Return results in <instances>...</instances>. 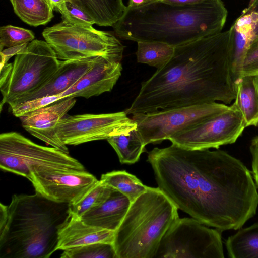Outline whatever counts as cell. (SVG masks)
Returning a JSON list of instances; mask_svg holds the SVG:
<instances>
[{
  "label": "cell",
  "mask_w": 258,
  "mask_h": 258,
  "mask_svg": "<svg viewBox=\"0 0 258 258\" xmlns=\"http://www.w3.org/2000/svg\"><path fill=\"white\" fill-rule=\"evenodd\" d=\"M137 44V62L157 69L161 68L170 60L175 50V47L160 42L139 41Z\"/></svg>",
  "instance_id": "cell-26"
},
{
  "label": "cell",
  "mask_w": 258,
  "mask_h": 258,
  "mask_svg": "<svg viewBox=\"0 0 258 258\" xmlns=\"http://www.w3.org/2000/svg\"><path fill=\"white\" fill-rule=\"evenodd\" d=\"M235 33L234 44L230 60L232 78L235 83L241 78V70L246 51L258 38V0H250L231 26Z\"/></svg>",
  "instance_id": "cell-17"
},
{
  "label": "cell",
  "mask_w": 258,
  "mask_h": 258,
  "mask_svg": "<svg viewBox=\"0 0 258 258\" xmlns=\"http://www.w3.org/2000/svg\"><path fill=\"white\" fill-rule=\"evenodd\" d=\"M33 32L28 29L11 25L0 27V51L9 48L29 43L34 40Z\"/></svg>",
  "instance_id": "cell-29"
},
{
  "label": "cell",
  "mask_w": 258,
  "mask_h": 258,
  "mask_svg": "<svg viewBox=\"0 0 258 258\" xmlns=\"http://www.w3.org/2000/svg\"><path fill=\"white\" fill-rule=\"evenodd\" d=\"M131 203L127 197L113 189L104 202L80 218L88 225L115 232L124 218Z\"/></svg>",
  "instance_id": "cell-19"
},
{
  "label": "cell",
  "mask_w": 258,
  "mask_h": 258,
  "mask_svg": "<svg viewBox=\"0 0 258 258\" xmlns=\"http://www.w3.org/2000/svg\"><path fill=\"white\" fill-rule=\"evenodd\" d=\"M85 170L77 159L54 147L37 144L16 132L0 135L1 169L31 179L30 168L33 166Z\"/></svg>",
  "instance_id": "cell-8"
},
{
  "label": "cell",
  "mask_w": 258,
  "mask_h": 258,
  "mask_svg": "<svg viewBox=\"0 0 258 258\" xmlns=\"http://www.w3.org/2000/svg\"><path fill=\"white\" fill-rule=\"evenodd\" d=\"M217 102L160 110L145 114H135L145 145L169 140L171 136L199 124L229 108Z\"/></svg>",
  "instance_id": "cell-10"
},
{
  "label": "cell",
  "mask_w": 258,
  "mask_h": 258,
  "mask_svg": "<svg viewBox=\"0 0 258 258\" xmlns=\"http://www.w3.org/2000/svg\"><path fill=\"white\" fill-rule=\"evenodd\" d=\"M245 127L240 112L230 106L227 110L171 136L169 140L188 149H218L235 143Z\"/></svg>",
  "instance_id": "cell-12"
},
{
  "label": "cell",
  "mask_w": 258,
  "mask_h": 258,
  "mask_svg": "<svg viewBox=\"0 0 258 258\" xmlns=\"http://www.w3.org/2000/svg\"><path fill=\"white\" fill-rule=\"evenodd\" d=\"M82 8L100 26L113 27L126 10L123 0H78Z\"/></svg>",
  "instance_id": "cell-21"
},
{
  "label": "cell",
  "mask_w": 258,
  "mask_h": 258,
  "mask_svg": "<svg viewBox=\"0 0 258 258\" xmlns=\"http://www.w3.org/2000/svg\"><path fill=\"white\" fill-rule=\"evenodd\" d=\"M221 233L194 218H179L164 235L155 258H224Z\"/></svg>",
  "instance_id": "cell-9"
},
{
  "label": "cell",
  "mask_w": 258,
  "mask_h": 258,
  "mask_svg": "<svg viewBox=\"0 0 258 258\" xmlns=\"http://www.w3.org/2000/svg\"><path fill=\"white\" fill-rule=\"evenodd\" d=\"M75 98L68 97L19 117L22 127L35 137L69 154L67 145L58 138L56 127L74 106Z\"/></svg>",
  "instance_id": "cell-14"
},
{
  "label": "cell",
  "mask_w": 258,
  "mask_h": 258,
  "mask_svg": "<svg viewBox=\"0 0 258 258\" xmlns=\"http://www.w3.org/2000/svg\"><path fill=\"white\" fill-rule=\"evenodd\" d=\"M61 258H117L113 244L96 243L63 250Z\"/></svg>",
  "instance_id": "cell-28"
},
{
  "label": "cell",
  "mask_w": 258,
  "mask_h": 258,
  "mask_svg": "<svg viewBox=\"0 0 258 258\" xmlns=\"http://www.w3.org/2000/svg\"><path fill=\"white\" fill-rule=\"evenodd\" d=\"M245 75L258 76V38L253 41L245 53L241 70V77Z\"/></svg>",
  "instance_id": "cell-32"
},
{
  "label": "cell",
  "mask_w": 258,
  "mask_h": 258,
  "mask_svg": "<svg viewBox=\"0 0 258 258\" xmlns=\"http://www.w3.org/2000/svg\"><path fill=\"white\" fill-rule=\"evenodd\" d=\"M45 41L59 60L102 57L121 62L124 46L111 32L92 26L67 24L62 21L43 31Z\"/></svg>",
  "instance_id": "cell-7"
},
{
  "label": "cell",
  "mask_w": 258,
  "mask_h": 258,
  "mask_svg": "<svg viewBox=\"0 0 258 258\" xmlns=\"http://www.w3.org/2000/svg\"><path fill=\"white\" fill-rule=\"evenodd\" d=\"M234 40L231 26L175 47L170 60L141 83L124 111L133 115L217 101L230 103L236 96L230 68Z\"/></svg>",
  "instance_id": "cell-2"
},
{
  "label": "cell",
  "mask_w": 258,
  "mask_h": 258,
  "mask_svg": "<svg viewBox=\"0 0 258 258\" xmlns=\"http://www.w3.org/2000/svg\"><path fill=\"white\" fill-rule=\"evenodd\" d=\"M114 236L115 231L88 225L71 216L59 231L57 250L96 243L113 244Z\"/></svg>",
  "instance_id": "cell-18"
},
{
  "label": "cell",
  "mask_w": 258,
  "mask_h": 258,
  "mask_svg": "<svg viewBox=\"0 0 258 258\" xmlns=\"http://www.w3.org/2000/svg\"><path fill=\"white\" fill-rule=\"evenodd\" d=\"M61 14L62 22L69 25L92 26L94 20L82 8L78 0H71L57 10Z\"/></svg>",
  "instance_id": "cell-30"
},
{
  "label": "cell",
  "mask_w": 258,
  "mask_h": 258,
  "mask_svg": "<svg viewBox=\"0 0 258 258\" xmlns=\"http://www.w3.org/2000/svg\"><path fill=\"white\" fill-rule=\"evenodd\" d=\"M122 70L121 62L100 58L78 81L59 94L60 98L88 99L110 92L120 77Z\"/></svg>",
  "instance_id": "cell-15"
},
{
  "label": "cell",
  "mask_w": 258,
  "mask_h": 258,
  "mask_svg": "<svg viewBox=\"0 0 258 258\" xmlns=\"http://www.w3.org/2000/svg\"><path fill=\"white\" fill-rule=\"evenodd\" d=\"M250 151L252 155V172L254 182L258 188V136L252 140Z\"/></svg>",
  "instance_id": "cell-33"
},
{
  "label": "cell",
  "mask_w": 258,
  "mask_h": 258,
  "mask_svg": "<svg viewBox=\"0 0 258 258\" xmlns=\"http://www.w3.org/2000/svg\"><path fill=\"white\" fill-rule=\"evenodd\" d=\"M148 161L158 187L178 209L204 225L222 232L237 230L256 213L257 187L250 172L224 151L172 144L154 148Z\"/></svg>",
  "instance_id": "cell-1"
},
{
  "label": "cell",
  "mask_w": 258,
  "mask_h": 258,
  "mask_svg": "<svg viewBox=\"0 0 258 258\" xmlns=\"http://www.w3.org/2000/svg\"><path fill=\"white\" fill-rule=\"evenodd\" d=\"M71 217L70 204L37 192L14 195L8 205L0 204V258L49 257Z\"/></svg>",
  "instance_id": "cell-4"
},
{
  "label": "cell",
  "mask_w": 258,
  "mask_h": 258,
  "mask_svg": "<svg viewBox=\"0 0 258 258\" xmlns=\"http://www.w3.org/2000/svg\"><path fill=\"white\" fill-rule=\"evenodd\" d=\"M137 127L125 111L103 114L67 115L58 122L56 134L66 145L107 140Z\"/></svg>",
  "instance_id": "cell-11"
},
{
  "label": "cell",
  "mask_w": 258,
  "mask_h": 258,
  "mask_svg": "<svg viewBox=\"0 0 258 258\" xmlns=\"http://www.w3.org/2000/svg\"><path fill=\"white\" fill-rule=\"evenodd\" d=\"M158 0H128L127 7L130 8L140 7Z\"/></svg>",
  "instance_id": "cell-36"
},
{
  "label": "cell",
  "mask_w": 258,
  "mask_h": 258,
  "mask_svg": "<svg viewBox=\"0 0 258 258\" xmlns=\"http://www.w3.org/2000/svg\"><path fill=\"white\" fill-rule=\"evenodd\" d=\"M61 100L60 95L48 96L33 99L10 107L13 115L19 117L25 114Z\"/></svg>",
  "instance_id": "cell-31"
},
{
  "label": "cell",
  "mask_w": 258,
  "mask_h": 258,
  "mask_svg": "<svg viewBox=\"0 0 258 258\" xmlns=\"http://www.w3.org/2000/svg\"><path fill=\"white\" fill-rule=\"evenodd\" d=\"M161 1L173 5L178 6H184L188 5H194L203 2L204 0H160Z\"/></svg>",
  "instance_id": "cell-35"
},
{
  "label": "cell",
  "mask_w": 258,
  "mask_h": 258,
  "mask_svg": "<svg viewBox=\"0 0 258 258\" xmlns=\"http://www.w3.org/2000/svg\"><path fill=\"white\" fill-rule=\"evenodd\" d=\"M15 13L32 26L44 25L54 16V8L50 0H10Z\"/></svg>",
  "instance_id": "cell-22"
},
{
  "label": "cell",
  "mask_w": 258,
  "mask_h": 258,
  "mask_svg": "<svg viewBox=\"0 0 258 258\" xmlns=\"http://www.w3.org/2000/svg\"><path fill=\"white\" fill-rule=\"evenodd\" d=\"M54 10H57L61 6L71 0H50Z\"/></svg>",
  "instance_id": "cell-37"
},
{
  "label": "cell",
  "mask_w": 258,
  "mask_h": 258,
  "mask_svg": "<svg viewBox=\"0 0 258 258\" xmlns=\"http://www.w3.org/2000/svg\"><path fill=\"white\" fill-rule=\"evenodd\" d=\"M100 180L125 195L131 203L148 188L136 176L125 170L113 171L103 174Z\"/></svg>",
  "instance_id": "cell-25"
},
{
  "label": "cell",
  "mask_w": 258,
  "mask_h": 258,
  "mask_svg": "<svg viewBox=\"0 0 258 258\" xmlns=\"http://www.w3.org/2000/svg\"><path fill=\"white\" fill-rule=\"evenodd\" d=\"M100 58L60 60L56 71L41 87L17 99L9 107L33 99L59 95L78 81Z\"/></svg>",
  "instance_id": "cell-16"
},
{
  "label": "cell",
  "mask_w": 258,
  "mask_h": 258,
  "mask_svg": "<svg viewBox=\"0 0 258 258\" xmlns=\"http://www.w3.org/2000/svg\"><path fill=\"white\" fill-rule=\"evenodd\" d=\"M30 171L35 192L59 203H75L98 181L86 170L39 166Z\"/></svg>",
  "instance_id": "cell-13"
},
{
  "label": "cell",
  "mask_w": 258,
  "mask_h": 258,
  "mask_svg": "<svg viewBox=\"0 0 258 258\" xmlns=\"http://www.w3.org/2000/svg\"><path fill=\"white\" fill-rule=\"evenodd\" d=\"M107 141L115 151L121 164L137 162L146 146L137 127L128 132L111 136Z\"/></svg>",
  "instance_id": "cell-24"
},
{
  "label": "cell",
  "mask_w": 258,
  "mask_h": 258,
  "mask_svg": "<svg viewBox=\"0 0 258 258\" xmlns=\"http://www.w3.org/2000/svg\"><path fill=\"white\" fill-rule=\"evenodd\" d=\"M227 15L222 0L184 6L158 0L140 7L126 6L113 28L124 40L160 42L175 47L221 32Z\"/></svg>",
  "instance_id": "cell-3"
},
{
  "label": "cell",
  "mask_w": 258,
  "mask_h": 258,
  "mask_svg": "<svg viewBox=\"0 0 258 258\" xmlns=\"http://www.w3.org/2000/svg\"><path fill=\"white\" fill-rule=\"evenodd\" d=\"M235 101L231 105L241 113L246 127L258 125V76H242L236 83Z\"/></svg>",
  "instance_id": "cell-20"
},
{
  "label": "cell",
  "mask_w": 258,
  "mask_h": 258,
  "mask_svg": "<svg viewBox=\"0 0 258 258\" xmlns=\"http://www.w3.org/2000/svg\"><path fill=\"white\" fill-rule=\"evenodd\" d=\"M112 190L113 188L98 180L77 202L70 204L71 216L80 218L90 210L104 202L110 196Z\"/></svg>",
  "instance_id": "cell-27"
},
{
  "label": "cell",
  "mask_w": 258,
  "mask_h": 258,
  "mask_svg": "<svg viewBox=\"0 0 258 258\" xmlns=\"http://www.w3.org/2000/svg\"><path fill=\"white\" fill-rule=\"evenodd\" d=\"M60 60L45 41L34 39L16 55L13 63L1 67V108L41 87L59 67Z\"/></svg>",
  "instance_id": "cell-6"
},
{
  "label": "cell",
  "mask_w": 258,
  "mask_h": 258,
  "mask_svg": "<svg viewBox=\"0 0 258 258\" xmlns=\"http://www.w3.org/2000/svg\"><path fill=\"white\" fill-rule=\"evenodd\" d=\"M225 246L230 257L258 258V222L229 237Z\"/></svg>",
  "instance_id": "cell-23"
},
{
  "label": "cell",
  "mask_w": 258,
  "mask_h": 258,
  "mask_svg": "<svg viewBox=\"0 0 258 258\" xmlns=\"http://www.w3.org/2000/svg\"><path fill=\"white\" fill-rule=\"evenodd\" d=\"M178 209L158 187H148L131 203L115 232L117 258H155L164 235L179 218Z\"/></svg>",
  "instance_id": "cell-5"
},
{
  "label": "cell",
  "mask_w": 258,
  "mask_h": 258,
  "mask_svg": "<svg viewBox=\"0 0 258 258\" xmlns=\"http://www.w3.org/2000/svg\"><path fill=\"white\" fill-rule=\"evenodd\" d=\"M28 43L7 48L0 51L1 56V67L7 63L9 59L14 55H16L26 48Z\"/></svg>",
  "instance_id": "cell-34"
}]
</instances>
